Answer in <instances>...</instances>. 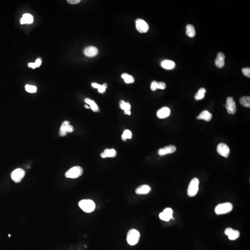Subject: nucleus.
Listing matches in <instances>:
<instances>
[{
    "label": "nucleus",
    "instance_id": "obj_26",
    "mask_svg": "<svg viewBox=\"0 0 250 250\" xmlns=\"http://www.w3.org/2000/svg\"><path fill=\"white\" fill-rule=\"evenodd\" d=\"M120 107L124 111L125 110H130L131 108V106L129 103H125V101H121L120 103Z\"/></svg>",
    "mask_w": 250,
    "mask_h": 250
},
{
    "label": "nucleus",
    "instance_id": "obj_17",
    "mask_svg": "<svg viewBox=\"0 0 250 250\" xmlns=\"http://www.w3.org/2000/svg\"><path fill=\"white\" fill-rule=\"evenodd\" d=\"M117 156V152L114 149H106L104 152L101 153V157L103 159L107 158H115Z\"/></svg>",
    "mask_w": 250,
    "mask_h": 250
},
{
    "label": "nucleus",
    "instance_id": "obj_4",
    "mask_svg": "<svg viewBox=\"0 0 250 250\" xmlns=\"http://www.w3.org/2000/svg\"><path fill=\"white\" fill-rule=\"evenodd\" d=\"M233 209V205L230 202L222 203L216 206L215 212L217 215L226 214L230 212Z\"/></svg>",
    "mask_w": 250,
    "mask_h": 250
},
{
    "label": "nucleus",
    "instance_id": "obj_36",
    "mask_svg": "<svg viewBox=\"0 0 250 250\" xmlns=\"http://www.w3.org/2000/svg\"><path fill=\"white\" fill-rule=\"evenodd\" d=\"M100 84H98V83H94L91 84V86H92L93 88H95V89H98L99 87L100 86Z\"/></svg>",
    "mask_w": 250,
    "mask_h": 250
},
{
    "label": "nucleus",
    "instance_id": "obj_23",
    "mask_svg": "<svg viewBox=\"0 0 250 250\" xmlns=\"http://www.w3.org/2000/svg\"><path fill=\"white\" fill-rule=\"evenodd\" d=\"M206 92V90L205 88H201L195 95V99L197 101L203 99L205 97V94Z\"/></svg>",
    "mask_w": 250,
    "mask_h": 250
},
{
    "label": "nucleus",
    "instance_id": "obj_28",
    "mask_svg": "<svg viewBox=\"0 0 250 250\" xmlns=\"http://www.w3.org/2000/svg\"><path fill=\"white\" fill-rule=\"evenodd\" d=\"M22 17L25 19L26 24H31L33 22V17L29 14H25L23 15Z\"/></svg>",
    "mask_w": 250,
    "mask_h": 250
},
{
    "label": "nucleus",
    "instance_id": "obj_14",
    "mask_svg": "<svg viewBox=\"0 0 250 250\" xmlns=\"http://www.w3.org/2000/svg\"><path fill=\"white\" fill-rule=\"evenodd\" d=\"M225 56L223 53H219L215 59V64L218 68H222L225 66Z\"/></svg>",
    "mask_w": 250,
    "mask_h": 250
},
{
    "label": "nucleus",
    "instance_id": "obj_2",
    "mask_svg": "<svg viewBox=\"0 0 250 250\" xmlns=\"http://www.w3.org/2000/svg\"><path fill=\"white\" fill-rule=\"evenodd\" d=\"M80 208L86 213H90L95 210V204L91 200H83L78 203Z\"/></svg>",
    "mask_w": 250,
    "mask_h": 250
},
{
    "label": "nucleus",
    "instance_id": "obj_15",
    "mask_svg": "<svg viewBox=\"0 0 250 250\" xmlns=\"http://www.w3.org/2000/svg\"><path fill=\"white\" fill-rule=\"evenodd\" d=\"M171 114V110L167 107H163L157 112V116L159 119H164L169 117Z\"/></svg>",
    "mask_w": 250,
    "mask_h": 250
},
{
    "label": "nucleus",
    "instance_id": "obj_32",
    "mask_svg": "<svg viewBox=\"0 0 250 250\" xmlns=\"http://www.w3.org/2000/svg\"><path fill=\"white\" fill-rule=\"evenodd\" d=\"M108 85L107 83H105L103 85H100V87L98 89V92L100 93H104L106 91V90L107 88Z\"/></svg>",
    "mask_w": 250,
    "mask_h": 250
},
{
    "label": "nucleus",
    "instance_id": "obj_3",
    "mask_svg": "<svg viewBox=\"0 0 250 250\" xmlns=\"http://www.w3.org/2000/svg\"><path fill=\"white\" fill-rule=\"evenodd\" d=\"M199 180L197 178H194L190 181L187 190L188 195L189 197H194L197 194L199 190Z\"/></svg>",
    "mask_w": 250,
    "mask_h": 250
},
{
    "label": "nucleus",
    "instance_id": "obj_11",
    "mask_svg": "<svg viewBox=\"0 0 250 250\" xmlns=\"http://www.w3.org/2000/svg\"><path fill=\"white\" fill-rule=\"evenodd\" d=\"M224 233L226 235L228 236V239L231 240L237 239L240 236V233L238 231L234 230L230 227L226 228L225 230Z\"/></svg>",
    "mask_w": 250,
    "mask_h": 250
},
{
    "label": "nucleus",
    "instance_id": "obj_19",
    "mask_svg": "<svg viewBox=\"0 0 250 250\" xmlns=\"http://www.w3.org/2000/svg\"><path fill=\"white\" fill-rule=\"evenodd\" d=\"M166 88V84L163 82H157L153 81L151 83L150 89L151 91H155L158 89L164 90Z\"/></svg>",
    "mask_w": 250,
    "mask_h": 250
},
{
    "label": "nucleus",
    "instance_id": "obj_30",
    "mask_svg": "<svg viewBox=\"0 0 250 250\" xmlns=\"http://www.w3.org/2000/svg\"><path fill=\"white\" fill-rule=\"evenodd\" d=\"M159 218L161 220L165 221V222H169V221L171 220V218H170V217L168 216L166 214L163 212L159 214Z\"/></svg>",
    "mask_w": 250,
    "mask_h": 250
},
{
    "label": "nucleus",
    "instance_id": "obj_8",
    "mask_svg": "<svg viewBox=\"0 0 250 250\" xmlns=\"http://www.w3.org/2000/svg\"><path fill=\"white\" fill-rule=\"evenodd\" d=\"M136 28L140 33H146L149 28L147 23L141 19H138L136 20Z\"/></svg>",
    "mask_w": 250,
    "mask_h": 250
},
{
    "label": "nucleus",
    "instance_id": "obj_39",
    "mask_svg": "<svg viewBox=\"0 0 250 250\" xmlns=\"http://www.w3.org/2000/svg\"><path fill=\"white\" fill-rule=\"evenodd\" d=\"M85 107L86 108H90V107L88 106L87 105H85Z\"/></svg>",
    "mask_w": 250,
    "mask_h": 250
},
{
    "label": "nucleus",
    "instance_id": "obj_13",
    "mask_svg": "<svg viewBox=\"0 0 250 250\" xmlns=\"http://www.w3.org/2000/svg\"><path fill=\"white\" fill-rule=\"evenodd\" d=\"M98 50L96 47L93 46H88L85 48L84 53L86 56L94 57L98 54Z\"/></svg>",
    "mask_w": 250,
    "mask_h": 250
},
{
    "label": "nucleus",
    "instance_id": "obj_25",
    "mask_svg": "<svg viewBox=\"0 0 250 250\" xmlns=\"http://www.w3.org/2000/svg\"><path fill=\"white\" fill-rule=\"evenodd\" d=\"M121 77L124 79V82L125 83H127V84L133 83L134 82V79L133 77H132V76L129 75V74H127V73H123L121 75Z\"/></svg>",
    "mask_w": 250,
    "mask_h": 250
},
{
    "label": "nucleus",
    "instance_id": "obj_38",
    "mask_svg": "<svg viewBox=\"0 0 250 250\" xmlns=\"http://www.w3.org/2000/svg\"><path fill=\"white\" fill-rule=\"evenodd\" d=\"M124 113L125 115H127L128 116H130L131 115V112L130 110H125V111H124Z\"/></svg>",
    "mask_w": 250,
    "mask_h": 250
},
{
    "label": "nucleus",
    "instance_id": "obj_12",
    "mask_svg": "<svg viewBox=\"0 0 250 250\" xmlns=\"http://www.w3.org/2000/svg\"><path fill=\"white\" fill-rule=\"evenodd\" d=\"M176 148L175 146L173 145L167 146L165 147L160 149L158 151V153L160 156H164L168 154H171L174 153L176 150Z\"/></svg>",
    "mask_w": 250,
    "mask_h": 250
},
{
    "label": "nucleus",
    "instance_id": "obj_20",
    "mask_svg": "<svg viewBox=\"0 0 250 250\" xmlns=\"http://www.w3.org/2000/svg\"><path fill=\"white\" fill-rule=\"evenodd\" d=\"M86 104L90 106V108L95 112H98L100 111L99 107L97 104L93 100H91L90 98H86L84 100Z\"/></svg>",
    "mask_w": 250,
    "mask_h": 250
},
{
    "label": "nucleus",
    "instance_id": "obj_18",
    "mask_svg": "<svg viewBox=\"0 0 250 250\" xmlns=\"http://www.w3.org/2000/svg\"><path fill=\"white\" fill-rule=\"evenodd\" d=\"M212 118V115L208 110H204L197 117V120H203L206 121H209Z\"/></svg>",
    "mask_w": 250,
    "mask_h": 250
},
{
    "label": "nucleus",
    "instance_id": "obj_5",
    "mask_svg": "<svg viewBox=\"0 0 250 250\" xmlns=\"http://www.w3.org/2000/svg\"><path fill=\"white\" fill-rule=\"evenodd\" d=\"M83 173V169L80 166H77L72 167L66 173L67 178H77L80 176Z\"/></svg>",
    "mask_w": 250,
    "mask_h": 250
},
{
    "label": "nucleus",
    "instance_id": "obj_22",
    "mask_svg": "<svg viewBox=\"0 0 250 250\" xmlns=\"http://www.w3.org/2000/svg\"><path fill=\"white\" fill-rule=\"evenodd\" d=\"M187 36L190 38H193L196 35V30L194 26L190 24H188L186 26V32Z\"/></svg>",
    "mask_w": 250,
    "mask_h": 250
},
{
    "label": "nucleus",
    "instance_id": "obj_7",
    "mask_svg": "<svg viewBox=\"0 0 250 250\" xmlns=\"http://www.w3.org/2000/svg\"><path fill=\"white\" fill-rule=\"evenodd\" d=\"M25 175V171L23 169L18 168L15 169L11 173V176L12 180L16 183L21 182Z\"/></svg>",
    "mask_w": 250,
    "mask_h": 250
},
{
    "label": "nucleus",
    "instance_id": "obj_37",
    "mask_svg": "<svg viewBox=\"0 0 250 250\" xmlns=\"http://www.w3.org/2000/svg\"><path fill=\"white\" fill-rule=\"evenodd\" d=\"M28 65V66L29 67L32 68L33 69H35L36 68V65H35V63H29Z\"/></svg>",
    "mask_w": 250,
    "mask_h": 250
},
{
    "label": "nucleus",
    "instance_id": "obj_24",
    "mask_svg": "<svg viewBox=\"0 0 250 250\" xmlns=\"http://www.w3.org/2000/svg\"><path fill=\"white\" fill-rule=\"evenodd\" d=\"M239 102L241 105L245 107H250V96H244L240 98Z\"/></svg>",
    "mask_w": 250,
    "mask_h": 250
},
{
    "label": "nucleus",
    "instance_id": "obj_10",
    "mask_svg": "<svg viewBox=\"0 0 250 250\" xmlns=\"http://www.w3.org/2000/svg\"><path fill=\"white\" fill-rule=\"evenodd\" d=\"M217 151L220 155L226 158L228 157L230 152L229 147L224 143H220L218 145Z\"/></svg>",
    "mask_w": 250,
    "mask_h": 250
},
{
    "label": "nucleus",
    "instance_id": "obj_6",
    "mask_svg": "<svg viewBox=\"0 0 250 250\" xmlns=\"http://www.w3.org/2000/svg\"><path fill=\"white\" fill-rule=\"evenodd\" d=\"M70 122L67 121H65L63 122L59 130V134L60 136H66L68 133H71L74 131V127L70 125Z\"/></svg>",
    "mask_w": 250,
    "mask_h": 250
},
{
    "label": "nucleus",
    "instance_id": "obj_29",
    "mask_svg": "<svg viewBox=\"0 0 250 250\" xmlns=\"http://www.w3.org/2000/svg\"><path fill=\"white\" fill-rule=\"evenodd\" d=\"M25 89L28 92L31 93H34L37 92V87L35 86H32V85L27 84L25 86Z\"/></svg>",
    "mask_w": 250,
    "mask_h": 250
},
{
    "label": "nucleus",
    "instance_id": "obj_16",
    "mask_svg": "<svg viewBox=\"0 0 250 250\" xmlns=\"http://www.w3.org/2000/svg\"><path fill=\"white\" fill-rule=\"evenodd\" d=\"M151 190V188L147 185H142L136 189L135 193L138 195H145L148 194Z\"/></svg>",
    "mask_w": 250,
    "mask_h": 250
},
{
    "label": "nucleus",
    "instance_id": "obj_1",
    "mask_svg": "<svg viewBox=\"0 0 250 250\" xmlns=\"http://www.w3.org/2000/svg\"><path fill=\"white\" fill-rule=\"evenodd\" d=\"M140 233L138 230L132 229L127 233L126 240L130 246H134L138 243L140 238Z\"/></svg>",
    "mask_w": 250,
    "mask_h": 250
},
{
    "label": "nucleus",
    "instance_id": "obj_21",
    "mask_svg": "<svg viewBox=\"0 0 250 250\" xmlns=\"http://www.w3.org/2000/svg\"><path fill=\"white\" fill-rule=\"evenodd\" d=\"M176 64L175 62L172 60H164L161 63L162 67L166 70L173 69L174 68Z\"/></svg>",
    "mask_w": 250,
    "mask_h": 250
},
{
    "label": "nucleus",
    "instance_id": "obj_31",
    "mask_svg": "<svg viewBox=\"0 0 250 250\" xmlns=\"http://www.w3.org/2000/svg\"><path fill=\"white\" fill-rule=\"evenodd\" d=\"M163 212H164V213L166 214L168 216H169L170 217V218L171 219H173V210L171 208H166L165 209V210H163Z\"/></svg>",
    "mask_w": 250,
    "mask_h": 250
},
{
    "label": "nucleus",
    "instance_id": "obj_35",
    "mask_svg": "<svg viewBox=\"0 0 250 250\" xmlns=\"http://www.w3.org/2000/svg\"><path fill=\"white\" fill-rule=\"evenodd\" d=\"M41 60L40 58H38L37 60H36L35 61V64L36 65V67H39L40 66L41 64Z\"/></svg>",
    "mask_w": 250,
    "mask_h": 250
},
{
    "label": "nucleus",
    "instance_id": "obj_9",
    "mask_svg": "<svg viewBox=\"0 0 250 250\" xmlns=\"http://www.w3.org/2000/svg\"><path fill=\"white\" fill-rule=\"evenodd\" d=\"M226 108L229 114L234 115L236 112V105L235 100L232 97H227L226 104Z\"/></svg>",
    "mask_w": 250,
    "mask_h": 250
},
{
    "label": "nucleus",
    "instance_id": "obj_33",
    "mask_svg": "<svg viewBox=\"0 0 250 250\" xmlns=\"http://www.w3.org/2000/svg\"><path fill=\"white\" fill-rule=\"evenodd\" d=\"M243 75L248 78H250V69L249 68H243L242 70Z\"/></svg>",
    "mask_w": 250,
    "mask_h": 250
},
{
    "label": "nucleus",
    "instance_id": "obj_27",
    "mask_svg": "<svg viewBox=\"0 0 250 250\" xmlns=\"http://www.w3.org/2000/svg\"><path fill=\"white\" fill-rule=\"evenodd\" d=\"M132 137V132L129 130H125L121 136V138L123 141H125L126 139H131Z\"/></svg>",
    "mask_w": 250,
    "mask_h": 250
},
{
    "label": "nucleus",
    "instance_id": "obj_34",
    "mask_svg": "<svg viewBox=\"0 0 250 250\" xmlns=\"http://www.w3.org/2000/svg\"><path fill=\"white\" fill-rule=\"evenodd\" d=\"M67 2L71 4H77L80 2V0H68Z\"/></svg>",
    "mask_w": 250,
    "mask_h": 250
}]
</instances>
